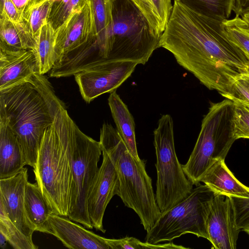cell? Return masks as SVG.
Listing matches in <instances>:
<instances>
[{
    "label": "cell",
    "mask_w": 249,
    "mask_h": 249,
    "mask_svg": "<svg viewBox=\"0 0 249 249\" xmlns=\"http://www.w3.org/2000/svg\"><path fill=\"white\" fill-rule=\"evenodd\" d=\"M222 22L202 16L178 0L159 47L210 89L226 93L238 77L249 74V57L225 35Z\"/></svg>",
    "instance_id": "cell-1"
},
{
    "label": "cell",
    "mask_w": 249,
    "mask_h": 249,
    "mask_svg": "<svg viewBox=\"0 0 249 249\" xmlns=\"http://www.w3.org/2000/svg\"><path fill=\"white\" fill-rule=\"evenodd\" d=\"M64 106L48 79L38 73L0 90V119L16 135L26 165L35 167L45 132Z\"/></svg>",
    "instance_id": "cell-2"
},
{
    "label": "cell",
    "mask_w": 249,
    "mask_h": 249,
    "mask_svg": "<svg viewBox=\"0 0 249 249\" xmlns=\"http://www.w3.org/2000/svg\"><path fill=\"white\" fill-rule=\"evenodd\" d=\"M74 121L61 107L44 133L33 168L36 180L54 213L68 216L72 181Z\"/></svg>",
    "instance_id": "cell-3"
},
{
    "label": "cell",
    "mask_w": 249,
    "mask_h": 249,
    "mask_svg": "<svg viewBox=\"0 0 249 249\" xmlns=\"http://www.w3.org/2000/svg\"><path fill=\"white\" fill-rule=\"evenodd\" d=\"M99 143L102 150L110 157L116 170L119 184L118 196L125 206L135 211L148 232L161 213L152 179L146 171L145 160L132 156L116 128L109 124H103Z\"/></svg>",
    "instance_id": "cell-4"
},
{
    "label": "cell",
    "mask_w": 249,
    "mask_h": 249,
    "mask_svg": "<svg viewBox=\"0 0 249 249\" xmlns=\"http://www.w3.org/2000/svg\"><path fill=\"white\" fill-rule=\"evenodd\" d=\"M234 103L227 99L212 104L202 121L197 140L190 156L182 169L194 185L207 170L219 160H225L232 144L234 135Z\"/></svg>",
    "instance_id": "cell-5"
},
{
    "label": "cell",
    "mask_w": 249,
    "mask_h": 249,
    "mask_svg": "<svg viewBox=\"0 0 249 249\" xmlns=\"http://www.w3.org/2000/svg\"><path fill=\"white\" fill-rule=\"evenodd\" d=\"M112 18L107 60L144 65L160 48V36L130 0H114Z\"/></svg>",
    "instance_id": "cell-6"
},
{
    "label": "cell",
    "mask_w": 249,
    "mask_h": 249,
    "mask_svg": "<svg viewBox=\"0 0 249 249\" xmlns=\"http://www.w3.org/2000/svg\"><path fill=\"white\" fill-rule=\"evenodd\" d=\"M158 123L154 131L157 176L155 196L162 213L186 198L194 185L186 177L176 153L172 117L163 114Z\"/></svg>",
    "instance_id": "cell-7"
},
{
    "label": "cell",
    "mask_w": 249,
    "mask_h": 249,
    "mask_svg": "<svg viewBox=\"0 0 249 249\" xmlns=\"http://www.w3.org/2000/svg\"><path fill=\"white\" fill-rule=\"evenodd\" d=\"M214 196L206 185L196 186L186 198L161 213L147 232L145 242L153 244L170 242L187 233L208 240L207 220Z\"/></svg>",
    "instance_id": "cell-8"
},
{
    "label": "cell",
    "mask_w": 249,
    "mask_h": 249,
    "mask_svg": "<svg viewBox=\"0 0 249 249\" xmlns=\"http://www.w3.org/2000/svg\"><path fill=\"white\" fill-rule=\"evenodd\" d=\"M102 152L99 142L84 134L74 122L72 132V181L68 218L87 229L93 227L88 211V198L99 169Z\"/></svg>",
    "instance_id": "cell-9"
},
{
    "label": "cell",
    "mask_w": 249,
    "mask_h": 249,
    "mask_svg": "<svg viewBox=\"0 0 249 249\" xmlns=\"http://www.w3.org/2000/svg\"><path fill=\"white\" fill-rule=\"evenodd\" d=\"M138 64L105 60L93 64L74 75L83 99L90 103L116 89L130 76Z\"/></svg>",
    "instance_id": "cell-10"
},
{
    "label": "cell",
    "mask_w": 249,
    "mask_h": 249,
    "mask_svg": "<svg viewBox=\"0 0 249 249\" xmlns=\"http://www.w3.org/2000/svg\"><path fill=\"white\" fill-rule=\"evenodd\" d=\"M55 31L54 65L70 58L95 39L89 0L81 10L72 14Z\"/></svg>",
    "instance_id": "cell-11"
},
{
    "label": "cell",
    "mask_w": 249,
    "mask_h": 249,
    "mask_svg": "<svg viewBox=\"0 0 249 249\" xmlns=\"http://www.w3.org/2000/svg\"><path fill=\"white\" fill-rule=\"evenodd\" d=\"M102 164L89 190L88 211L93 228L103 233V220L106 208L112 198L119 194V184L114 164L104 150Z\"/></svg>",
    "instance_id": "cell-12"
},
{
    "label": "cell",
    "mask_w": 249,
    "mask_h": 249,
    "mask_svg": "<svg viewBox=\"0 0 249 249\" xmlns=\"http://www.w3.org/2000/svg\"><path fill=\"white\" fill-rule=\"evenodd\" d=\"M207 228L212 248H236L241 231L236 225L234 207L230 196L215 194L207 216Z\"/></svg>",
    "instance_id": "cell-13"
},
{
    "label": "cell",
    "mask_w": 249,
    "mask_h": 249,
    "mask_svg": "<svg viewBox=\"0 0 249 249\" xmlns=\"http://www.w3.org/2000/svg\"><path fill=\"white\" fill-rule=\"evenodd\" d=\"M28 178V169L24 167L14 176L0 179V203L13 223L26 236L32 238L36 228L29 219L25 207Z\"/></svg>",
    "instance_id": "cell-14"
},
{
    "label": "cell",
    "mask_w": 249,
    "mask_h": 249,
    "mask_svg": "<svg viewBox=\"0 0 249 249\" xmlns=\"http://www.w3.org/2000/svg\"><path fill=\"white\" fill-rule=\"evenodd\" d=\"M37 73L33 50H12L0 45V90L28 81Z\"/></svg>",
    "instance_id": "cell-15"
},
{
    "label": "cell",
    "mask_w": 249,
    "mask_h": 249,
    "mask_svg": "<svg viewBox=\"0 0 249 249\" xmlns=\"http://www.w3.org/2000/svg\"><path fill=\"white\" fill-rule=\"evenodd\" d=\"M52 234L71 249H110L107 239L56 213L48 218Z\"/></svg>",
    "instance_id": "cell-16"
},
{
    "label": "cell",
    "mask_w": 249,
    "mask_h": 249,
    "mask_svg": "<svg viewBox=\"0 0 249 249\" xmlns=\"http://www.w3.org/2000/svg\"><path fill=\"white\" fill-rule=\"evenodd\" d=\"M114 0H89L93 32L95 38L94 64L107 59L112 33V7Z\"/></svg>",
    "instance_id": "cell-17"
},
{
    "label": "cell",
    "mask_w": 249,
    "mask_h": 249,
    "mask_svg": "<svg viewBox=\"0 0 249 249\" xmlns=\"http://www.w3.org/2000/svg\"><path fill=\"white\" fill-rule=\"evenodd\" d=\"M215 195L249 197V187L240 182L227 167L224 160L215 161L200 179Z\"/></svg>",
    "instance_id": "cell-18"
},
{
    "label": "cell",
    "mask_w": 249,
    "mask_h": 249,
    "mask_svg": "<svg viewBox=\"0 0 249 249\" xmlns=\"http://www.w3.org/2000/svg\"><path fill=\"white\" fill-rule=\"evenodd\" d=\"M26 165L16 135L7 122L0 119V179L17 174Z\"/></svg>",
    "instance_id": "cell-19"
},
{
    "label": "cell",
    "mask_w": 249,
    "mask_h": 249,
    "mask_svg": "<svg viewBox=\"0 0 249 249\" xmlns=\"http://www.w3.org/2000/svg\"><path fill=\"white\" fill-rule=\"evenodd\" d=\"M108 104L116 129L124 141L128 150L135 158L140 159L137 148L134 118L116 90L110 93Z\"/></svg>",
    "instance_id": "cell-20"
},
{
    "label": "cell",
    "mask_w": 249,
    "mask_h": 249,
    "mask_svg": "<svg viewBox=\"0 0 249 249\" xmlns=\"http://www.w3.org/2000/svg\"><path fill=\"white\" fill-rule=\"evenodd\" d=\"M25 207L36 231L52 234L48 218L53 212L37 183L28 181L25 192Z\"/></svg>",
    "instance_id": "cell-21"
},
{
    "label": "cell",
    "mask_w": 249,
    "mask_h": 249,
    "mask_svg": "<svg viewBox=\"0 0 249 249\" xmlns=\"http://www.w3.org/2000/svg\"><path fill=\"white\" fill-rule=\"evenodd\" d=\"M0 45L16 50H35L36 41L23 20L15 22L0 15Z\"/></svg>",
    "instance_id": "cell-22"
},
{
    "label": "cell",
    "mask_w": 249,
    "mask_h": 249,
    "mask_svg": "<svg viewBox=\"0 0 249 249\" xmlns=\"http://www.w3.org/2000/svg\"><path fill=\"white\" fill-rule=\"evenodd\" d=\"M145 18L153 32L160 36L173 9L171 0H130Z\"/></svg>",
    "instance_id": "cell-23"
},
{
    "label": "cell",
    "mask_w": 249,
    "mask_h": 249,
    "mask_svg": "<svg viewBox=\"0 0 249 249\" xmlns=\"http://www.w3.org/2000/svg\"><path fill=\"white\" fill-rule=\"evenodd\" d=\"M56 31L47 22L43 26L36 38L35 50L37 67V73L44 74L49 72L55 62V42Z\"/></svg>",
    "instance_id": "cell-24"
},
{
    "label": "cell",
    "mask_w": 249,
    "mask_h": 249,
    "mask_svg": "<svg viewBox=\"0 0 249 249\" xmlns=\"http://www.w3.org/2000/svg\"><path fill=\"white\" fill-rule=\"evenodd\" d=\"M202 16L223 21L233 11L234 0H178Z\"/></svg>",
    "instance_id": "cell-25"
},
{
    "label": "cell",
    "mask_w": 249,
    "mask_h": 249,
    "mask_svg": "<svg viewBox=\"0 0 249 249\" xmlns=\"http://www.w3.org/2000/svg\"><path fill=\"white\" fill-rule=\"evenodd\" d=\"M0 232L15 249H37L30 238L23 234L10 219L3 205L0 203Z\"/></svg>",
    "instance_id": "cell-26"
},
{
    "label": "cell",
    "mask_w": 249,
    "mask_h": 249,
    "mask_svg": "<svg viewBox=\"0 0 249 249\" xmlns=\"http://www.w3.org/2000/svg\"><path fill=\"white\" fill-rule=\"evenodd\" d=\"M225 35L228 39L249 57V23L237 16L222 22Z\"/></svg>",
    "instance_id": "cell-27"
},
{
    "label": "cell",
    "mask_w": 249,
    "mask_h": 249,
    "mask_svg": "<svg viewBox=\"0 0 249 249\" xmlns=\"http://www.w3.org/2000/svg\"><path fill=\"white\" fill-rule=\"evenodd\" d=\"M89 0H53L48 22L56 31L73 13L81 10Z\"/></svg>",
    "instance_id": "cell-28"
},
{
    "label": "cell",
    "mask_w": 249,
    "mask_h": 249,
    "mask_svg": "<svg viewBox=\"0 0 249 249\" xmlns=\"http://www.w3.org/2000/svg\"><path fill=\"white\" fill-rule=\"evenodd\" d=\"M53 2L48 0L28 8L23 15V20L36 40L42 27L48 22Z\"/></svg>",
    "instance_id": "cell-29"
},
{
    "label": "cell",
    "mask_w": 249,
    "mask_h": 249,
    "mask_svg": "<svg viewBox=\"0 0 249 249\" xmlns=\"http://www.w3.org/2000/svg\"><path fill=\"white\" fill-rule=\"evenodd\" d=\"M107 243L110 249H185L188 248L177 245L172 242L163 244H153L146 242H142L140 240L133 237L126 236L120 239H107Z\"/></svg>",
    "instance_id": "cell-30"
},
{
    "label": "cell",
    "mask_w": 249,
    "mask_h": 249,
    "mask_svg": "<svg viewBox=\"0 0 249 249\" xmlns=\"http://www.w3.org/2000/svg\"><path fill=\"white\" fill-rule=\"evenodd\" d=\"M233 103L234 137L236 140L240 138L249 139V105L238 101Z\"/></svg>",
    "instance_id": "cell-31"
},
{
    "label": "cell",
    "mask_w": 249,
    "mask_h": 249,
    "mask_svg": "<svg viewBox=\"0 0 249 249\" xmlns=\"http://www.w3.org/2000/svg\"><path fill=\"white\" fill-rule=\"evenodd\" d=\"M222 96L232 101H238L249 105V74L238 77L228 90Z\"/></svg>",
    "instance_id": "cell-32"
},
{
    "label": "cell",
    "mask_w": 249,
    "mask_h": 249,
    "mask_svg": "<svg viewBox=\"0 0 249 249\" xmlns=\"http://www.w3.org/2000/svg\"><path fill=\"white\" fill-rule=\"evenodd\" d=\"M230 197L234 207L237 228L243 231L249 227V197Z\"/></svg>",
    "instance_id": "cell-33"
},
{
    "label": "cell",
    "mask_w": 249,
    "mask_h": 249,
    "mask_svg": "<svg viewBox=\"0 0 249 249\" xmlns=\"http://www.w3.org/2000/svg\"><path fill=\"white\" fill-rule=\"evenodd\" d=\"M0 15H3L15 22L23 21L12 0H0Z\"/></svg>",
    "instance_id": "cell-34"
},
{
    "label": "cell",
    "mask_w": 249,
    "mask_h": 249,
    "mask_svg": "<svg viewBox=\"0 0 249 249\" xmlns=\"http://www.w3.org/2000/svg\"><path fill=\"white\" fill-rule=\"evenodd\" d=\"M233 11L237 16L249 13V0H234Z\"/></svg>",
    "instance_id": "cell-35"
},
{
    "label": "cell",
    "mask_w": 249,
    "mask_h": 249,
    "mask_svg": "<svg viewBox=\"0 0 249 249\" xmlns=\"http://www.w3.org/2000/svg\"><path fill=\"white\" fill-rule=\"evenodd\" d=\"M20 16L23 18V15L28 8L32 0H12Z\"/></svg>",
    "instance_id": "cell-36"
},
{
    "label": "cell",
    "mask_w": 249,
    "mask_h": 249,
    "mask_svg": "<svg viewBox=\"0 0 249 249\" xmlns=\"http://www.w3.org/2000/svg\"><path fill=\"white\" fill-rule=\"evenodd\" d=\"M8 242L5 236L0 232V248L4 249L6 246V243Z\"/></svg>",
    "instance_id": "cell-37"
},
{
    "label": "cell",
    "mask_w": 249,
    "mask_h": 249,
    "mask_svg": "<svg viewBox=\"0 0 249 249\" xmlns=\"http://www.w3.org/2000/svg\"><path fill=\"white\" fill-rule=\"evenodd\" d=\"M48 0H32L28 8L37 5ZM27 8V9H28Z\"/></svg>",
    "instance_id": "cell-38"
},
{
    "label": "cell",
    "mask_w": 249,
    "mask_h": 249,
    "mask_svg": "<svg viewBox=\"0 0 249 249\" xmlns=\"http://www.w3.org/2000/svg\"><path fill=\"white\" fill-rule=\"evenodd\" d=\"M241 18L249 23V13L244 14Z\"/></svg>",
    "instance_id": "cell-39"
},
{
    "label": "cell",
    "mask_w": 249,
    "mask_h": 249,
    "mask_svg": "<svg viewBox=\"0 0 249 249\" xmlns=\"http://www.w3.org/2000/svg\"><path fill=\"white\" fill-rule=\"evenodd\" d=\"M243 231L246 232L249 235V227L244 229Z\"/></svg>",
    "instance_id": "cell-40"
}]
</instances>
